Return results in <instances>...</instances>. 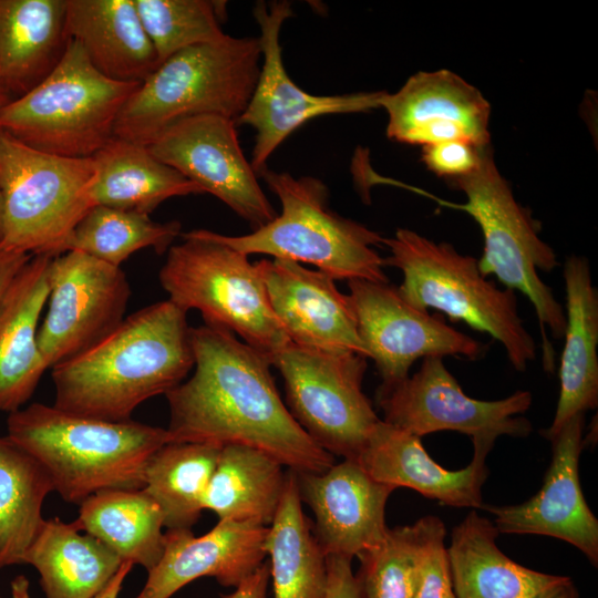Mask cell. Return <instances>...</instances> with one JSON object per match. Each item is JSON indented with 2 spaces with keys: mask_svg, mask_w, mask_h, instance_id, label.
<instances>
[{
  "mask_svg": "<svg viewBox=\"0 0 598 598\" xmlns=\"http://www.w3.org/2000/svg\"><path fill=\"white\" fill-rule=\"evenodd\" d=\"M190 343L194 373L165 394L171 442L249 446L296 473L334 464L281 401L265 355L208 324L190 328Z\"/></svg>",
  "mask_w": 598,
  "mask_h": 598,
  "instance_id": "6da1fadb",
  "label": "cell"
},
{
  "mask_svg": "<svg viewBox=\"0 0 598 598\" xmlns=\"http://www.w3.org/2000/svg\"><path fill=\"white\" fill-rule=\"evenodd\" d=\"M186 315L167 299L124 318L95 346L52 368L53 405L97 420H131L141 403L165 395L194 367Z\"/></svg>",
  "mask_w": 598,
  "mask_h": 598,
  "instance_id": "7a4b0ae2",
  "label": "cell"
},
{
  "mask_svg": "<svg viewBox=\"0 0 598 598\" xmlns=\"http://www.w3.org/2000/svg\"><path fill=\"white\" fill-rule=\"evenodd\" d=\"M7 430L45 468L54 491L75 505L104 489L143 488L150 457L171 442L166 429L81 416L42 403L9 413Z\"/></svg>",
  "mask_w": 598,
  "mask_h": 598,
  "instance_id": "3957f363",
  "label": "cell"
},
{
  "mask_svg": "<svg viewBox=\"0 0 598 598\" xmlns=\"http://www.w3.org/2000/svg\"><path fill=\"white\" fill-rule=\"evenodd\" d=\"M261 63L258 38L183 49L162 62L121 110L114 137L147 146L172 124L213 114L234 120L246 109Z\"/></svg>",
  "mask_w": 598,
  "mask_h": 598,
  "instance_id": "277c9868",
  "label": "cell"
},
{
  "mask_svg": "<svg viewBox=\"0 0 598 598\" xmlns=\"http://www.w3.org/2000/svg\"><path fill=\"white\" fill-rule=\"evenodd\" d=\"M258 177L279 199L280 215L247 235L213 231L216 239L248 256L265 254L313 265L333 280L389 282L384 259L374 249L384 237L333 212L322 181L268 167Z\"/></svg>",
  "mask_w": 598,
  "mask_h": 598,
  "instance_id": "5b68a950",
  "label": "cell"
},
{
  "mask_svg": "<svg viewBox=\"0 0 598 598\" xmlns=\"http://www.w3.org/2000/svg\"><path fill=\"white\" fill-rule=\"evenodd\" d=\"M385 266L401 270L400 296L416 309L439 310L498 341L517 371L536 359V343L518 313L515 291L482 275L477 259L448 243H436L406 228L384 238Z\"/></svg>",
  "mask_w": 598,
  "mask_h": 598,
  "instance_id": "8992f818",
  "label": "cell"
},
{
  "mask_svg": "<svg viewBox=\"0 0 598 598\" xmlns=\"http://www.w3.org/2000/svg\"><path fill=\"white\" fill-rule=\"evenodd\" d=\"M138 85L104 76L70 39L44 80L0 107V130L49 154L92 157L114 137L117 116Z\"/></svg>",
  "mask_w": 598,
  "mask_h": 598,
  "instance_id": "52a82bcc",
  "label": "cell"
},
{
  "mask_svg": "<svg viewBox=\"0 0 598 598\" xmlns=\"http://www.w3.org/2000/svg\"><path fill=\"white\" fill-rule=\"evenodd\" d=\"M448 182L466 196L465 204L448 206L466 212L482 230L484 249L477 260L482 275H494L505 288L520 291L532 302L540 327L544 369L553 373L555 352L547 330L561 339L566 319L563 306L538 275L559 266L554 249L539 237V223L515 199L489 146L471 174Z\"/></svg>",
  "mask_w": 598,
  "mask_h": 598,
  "instance_id": "ba28073f",
  "label": "cell"
},
{
  "mask_svg": "<svg viewBox=\"0 0 598 598\" xmlns=\"http://www.w3.org/2000/svg\"><path fill=\"white\" fill-rule=\"evenodd\" d=\"M181 236L183 243L169 247L158 274L168 300L186 312L198 310L205 324L238 334L271 363L291 341L274 313L256 264L210 230Z\"/></svg>",
  "mask_w": 598,
  "mask_h": 598,
  "instance_id": "9c48e42d",
  "label": "cell"
},
{
  "mask_svg": "<svg viewBox=\"0 0 598 598\" xmlns=\"http://www.w3.org/2000/svg\"><path fill=\"white\" fill-rule=\"evenodd\" d=\"M93 157L49 154L0 130L3 237L0 249L55 257L92 206Z\"/></svg>",
  "mask_w": 598,
  "mask_h": 598,
  "instance_id": "30bf717a",
  "label": "cell"
},
{
  "mask_svg": "<svg viewBox=\"0 0 598 598\" xmlns=\"http://www.w3.org/2000/svg\"><path fill=\"white\" fill-rule=\"evenodd\" d=\"M271 365L285 382L288 410L324 451L355 460L381 420L363 393L367 358L289 343Z\"/></svg>",
  "mask_w": 598,
  "mask_h": 598,
  "instance_id": "8fae6325",
  "label": "cell"
},
{
  "mask_svg": "<svg viewBox=\"0 0 598 598\" xmlns=\"http://www.w3.org/2000/svg\"><path fill=\"white\" fill-rule=\"evenodd\" d=\"M532 400V393L522 390L496 401L473 399L439 357L424 358L413 375L377 391L386 423L419 437L456 431L471 436L473 445L489 447L502 435L523 437L532 432L530 422L519 416Z\"/></svg>",
  "mask_w": 598,
  "mask_h": 598,
  "instance_id": "7c38bea8",
  "label": "cell"
},
{
  "mask_svg": "<svg viewBox=\"0 0 598 598\" xmlns=\"http://www.w3.org/2000/svg\"><path fill=\"white\" fill-rule=\"evenodd\" d=\"M288 1H259L254 17L261 49L259 75L248 104L236 124L256 132L250 165L259 175L277 147L306 122L328 114L368 112L381 107L384 92L316 95L303 91L288 75L280 45L283 22L292 16Z\"/></svg>",
  "mask_w": 598,
  "mask_h": 598,
  "instance_id": "4fadbf2b",
  "label": "cell"
},
{
  "mask_svg": "<svg viewBox=\"0 0 598 598\" xmlns=\"http://www.w3.org/2000/svg\"><path fill=\"white\" fill-rule=\"evenodd\" d=\"M49 286L38 343L52 369L95 346L123 321L131 287L121 267L76 250L51 259Z\"/></svg>",
  "mask_w": 598,
  "mask_h": 598,
  "instance_id": "5bb4252c",
  "label": "cell"
},
{
  "mask_svg": "<svg viewBox=\"0 0 598 598\" xmlns=\"http://www.w3.org/2000/svg\"><path fill=\"white\" fill-rule=\"evenodd\" d=\"M348 287L358 334L368 359L374 361L380 386L406 379L421 358L480 360L487 352L486 344L446 324L442 317L409 305L389 282L353 279Z\"/></svg>",
  "mask_w": 598,
  "mask_h": 598,
  "instance_id": "9a60e30c",
  "label": "cell"
},
{
  "mask_svg": "<svg viewBox=\"0 0 598 598\" xmlns=\"http://www.w3.org/2000/svg\"><path fill=\"white\" fill-rule=\"evenodd\" d=\"M147 148L254 230L278 215L243 153L234 120L213 114L187 117L165 128Z\"/></svg>",
  "mask_w": 598,
  "mask_h": 598,
  "instance_id": "2e32d148",
  "label": "cell"
},
{
  "mask_svg": "<svg viewBox=\"0 0 598 598\" xmlns=\"http://www.w3.org/2000/svg\"><path fill=\"white\" fill-rule=\"evenodd\" d=\"M585 414L573 416L550 441L553 457L539 492L516 505L482 508L495 517L498 533L545 535L578 548L598 565V520L588 507L579 482V455L584 437Z\"/></svg>",
  "mask_w": 598,
  "mask_h": 598,
  "instance_id": "e0dca14e",
  "label": "cell"
},
{
  "mask_svg": "<svg viewBox=\"0 0 598 598\" xmlns=\"http://www.w3.org/2000/svg\"><path fill=\"white\" fill-rule=\"evenodd\" d=\"M386 136L411 145L463 140L489 145L491 106L481 91L450 70L417 72L395 93H383Z\"/></svg>",
  "mask_w": 598,
  "mask_h": 598,
  "instance_id": "ac0fdd59",
  "label": "cell"
},
{
  "mask_svg": "<svg viewBox=\"0 0 598 598\" xmlns=\"http://www.w3.org/2000/svg\"><path fill=\"white\" fill-rule=\"evenodd\" d=\"M256 266L274 313L291 343L368 359L350 297L339 291L331 277L287 259H262Z\"/></svg>",
  "mask_w": 598,
  "mask_h": 598,
  "instance_id": "d6986e66",
  "label": "cell"
},
{
  "mask_svg": "<svg viewBox=\"0 0 598 598\" xmlns=\"http://www.w3.org/2000/svg\"><path fill=\"white\" fill-rule=\"evenodd\" d=\"M301 501L313 514L312 532L329 555L353 558L386 535L385 505L395 489L372 478L354 460L321 473H296Z\"/></svg>",
  "mask_w": 598,
  "mask_h": 598,
  "instance_id": "ffe728a7",
  "label": "cell"
},
{
  "mask_svg": "<svg viewBox=\"0 0 598 598\" xmlns=\"http://www.w3.org/2000/svg\"><path fill=\"white\" fill-rule=\"evenodd\" d=\"M267 532L268 526L235 520H218L202 536L190 528L167 529L163 555L136 598H172L202 577L236 588L267 557Z\"/></svg>",
  "mask_w": 598,
  "mask_h": 598,
  "instance_id": "44dd1931",
  "label": "cell"
},
{
  "mask_svg": "<svg viewBox=\"0 0 598 598\" xmlns=\"http://www.w3.org/2000/svg\"><path fill=\"white\" fill-rule=\"evenodd\" d=\"M473 446L465 468L446 470L427 454L421 437L380 420L354 461L372 478L394 488H412L448 506L482 508L485 460L492 447Z\"/></svg>",
  "mask_w": 598,
  "mask_h": 598,
  "instance_id": "7402d4cb",
  "label": "cell"
},
{
  "mask_svg": "<svg viewBox=\"0 0 598 598\" xmlns=\"http://www.w3.org/2000/svg\"><path fill=\"white\" fill-rule=\"evenodd\" d=\"M52 258L32 256L0 299V411L3 412L21 409L48 370L38 332L50 292Z\"/></svg>",
  "mask_w": 598,
  "mask_h": 598,
  "instance_id": "603a6c76",
  "label": "cell"
},
{
  "mask_svg": "<svg viewBox=\"0 0 598 598\" xmlns=\"http://www.w3.org/2000/svg\"><path fill=\"white\" fill-rule=\"evenodd\" d=\"M565 343L559 364V396L551 425L542 434L551 441L576 414L598 405V292L588 260L570 255L564 264Z\"/></svg>",
  "mask_w": 598,
  "mask_h": 598,
  "instance_id": "cb8c5ba5",
  "label": "cell"
},
{
  "mask_svg": "<svg viewBox=\"0 0 598 598\" xmlns=\"http://www.w3.org/2000/svg\"><path fill=\"white\" fill-rule=\"evenodd\" d=\"M65 27L104 76L142 83L157 66L134 0H65Z\"/></svg>",
  "mask_w": 598,
  "mask_h": 598,
  "instance_id": "d4e9b609",
  "label": "cell"
},
{
  "mask_svg": "<svg viewBox=\"0 0 598 598\" xmlns=\"http://www.w3.org/2000/svg\"><path fill=\"white\" fill-rule=\"evenodd\" d=\"M65 0H0V91L22 96L58 65L69 43Z\"/></svg>",
  "mask_w": 598,
  "mask_h": 598,
  "instance_id": "484cf974",
  "label": "cell"
},
{
  "mask_svg": "<svg viewBox=\"0 0 598 598\" xmlns=\"http://www.w3.org/2000/svg\"><path fill=\"white\" fill-rule=\"evenodd\" d=\"M497 535L475 511L453 529L446 550L456 598H540L567 578L515 563L496 545Z\"/></svg>",
  "mask_w": 598,
  "mask_h": 598,
  "instance_id": "4316f807",
  "label": "cell"
},
{
  "mask_svg": "<svg viewBox=\"0 0 598 598\" xmlns=\"http://www.w3.org/2000/svg\"><path fill=\"white\" fill-rule=\"evenodd\" d=\"M122 559L73 522L43 520L24 556L40 576L45 598H94L117 573Z\"/></svg>",
  "mask_w": 598,
  "mask_h": 598,
  "instance_id": "83f0119b",
  "label": "cell"
},
{
  "mask_svg": "<svg viewBox=\"0 0 598 598\" xmlns=\"http://www.w3.org/2000/svg\"><path fill=\"white\" fill-rule=\"evenodd\" d=\"M95 174L89 195L92 206L150 215L168 198L203 193L147 146L113 137L93 156Z\"/></svg>",
  "mask_w": 598,
  "mask_h": 598,
  "instance_id": "f1b7e54d",
  "label": "cell"
},
{
  "mask_svg": "<svg viewBox=\"0 0 598 598\" xmlns=\"http://www.w3.org/2000/svg\"><path fill=\"white\" fill-rule=\"evenodd\" d=\"M80 530L93 536L122 561L150 571L164 551V515L143 488L100 491L80 504L73 520Z\"/></svg>",
  "mask_w": 598,
  "mask_h": 598,
  "instance_id": "f546056e",
  "label": "cell"
},
{
  "mask_svg": "<svg viewBox=\"0 0 598 598\" xmlns=\"http://www.w3.org/2000/svg\"><path fill=\"white\" fill-rule=\"evenodd\" d=\"M274 598H324L327 556L302 509L297 474L288 470L285 489L265 540Z\"/></svg>",
  "mask_w": 598,
  "mask_h": 598,
  "instance_id": "4dcf8cb0",
  "label": "cell"
},
{
  "mask_svg": "<svg viewBox=\"0 0 598 598\" xmlns=\"http://www.w3.org/2000/svg\"><path fill=\"white\" fill-rule=\"evenodd\" d=\"M283 465L269 454L244 445L220 447L203 508L218 520L269 526L286 483Z\"/></svg>",
  "mask_w": 598,
  "mask_h": 598,
  "instance_id": "1f68e13d",
  "label": "cell"
},
{
  "mask_svg": "<svg viewBox=\"0 0 598 598\" xmlns=\"http://www.w3.org/2000/svg\"><path fill=\"white\" fill-rule=\"evenodd\" d=\"M53 491L41 463L8 435L0 437V569L24 564Z\"/></svg>",
  "mask_w": 598,
  "mask_h": 598,
  "instance_id": "d6a6232c",
  "label": "cell"
},
{
  "mask_svg": "<svg viewBox=\"0 0 598 598\" xmlns=\"http://www.w3.org/2000/svg\"><path fill=\"white\" fill-rule=\"evenodd\" d=\"M219 451L209 444L169 442L150 457L143 489L158 504L167 529L190 528L200 517Z\"/></svg>",
  "mask_w": 598,
  "mask_h": 598,
  "instance_id": "836d02e7",
  "label": "cell"
},
{
  "mask_svg": "<svg viewBox=\"0 0 598 598\" xmlns=\"http://www.w3.org/2000/svg\"><path fill=\"white\" fill-rule=\"evenodd\" d=\"M181 229L177 220L156 223L150 215L93 206L73 230L68 250L81 251L121 267L137 250L153 248L157 254L167 251L181 235Z\"/></svg>",
  "mask_w": 598,
  "mask_h": 598,
  "instance_id": "e575fe53",
  "label": "cell"
},
{
  "mask_svg": "<svg viewBox=\"0 0 598 598\" xmlns=\"http://www.w3.org/2000/svg\"><path fill=\"white\" fill-rule=\"evenodd\" d=\"M158 65L176 52L223 40L225 3L208 0H134Z\"/></svg>",
  "mask_w": 598,
  "mask_h": 598,
  "instance_id": "d590c367",
  "label": "cell"
},
{
  "mask_svg": "<svg viewBox=\"0 0 598 598\" xmlns=\"http://www.w3.org/2000/svg\"><path fill=\"white\" fill-rule=\"evenodd\" d=\"M363 598H413L417 578L414 524L389 528L383 540L358 556Z\"/></svg>",
  "mask_w": 598,
  "mask_h": 598,
  "instance_id": "8d00e7d4",
  "label": "cell"
},
{
  "mask_svg": "<svg viewBox=\"0 0 598 598\" xmlns=\"http://www.w3.org/2000/svg\"><path fill=\"white\" fill-rule=\"evenodd\" d=\"M417 544V578L413 598H456L452 585L445 526L435 516L414 523Z\"/></svg>",
  "mask_w": 598,
  "mask_h": 598,
  "instance_id": "74e56055",
  "label": "cell"
},
{
  "mask_svg": "<svg viewBox=\"0 0 598 598\" xmlns=\"http://www.w3.org/2000/svg\"><path fill=\"white\" fill-rule=\"evenodd\" d=\"M484 148L467 141L451 140L422 146L421 157L432 173L452 181L471 174L478 166Z\"/></svg>",
  "mask_w": 598,
  "mask_h": 598,
  "instance_id": "f35d334b",
  "label": "cell"
},
{
  "mask_svg": "<svg viewBox=\"0 0 598 598\" xmlns=\"http://www.w3.org/2000/svg\"><path fill=\"white\" fill-rule=\"evenodd\" d=\"M351 563L352 558L346 556H327L328 582L324 598H363Z\"/></svg>",
  "mask_w": 598,
  "mask_h": 598,
  "instance_id": "ab89813d",
  "label": "cell"
},
{
  "mask_svg": "<svg viewBox=\"0 0 598 598\" xmlns=\"http://www.w3.org/2000/svg\"><path fill=\"white\" fill-rule=\"evenodd\" d=\"M269 580V564L264 561L233 592L221 595L220 598H267Z\"/></svg>",
  "mask_w": 598,
  "mask_h": 598,
  "instance_id": "60d3db41",
  "label": "cell"
},
{
  "mask_svg": "<svg viewBox=\"0 0 598 598\" xmlns=\"http://www.w3.org/2000/svg\"><path fill=\"white\" fill-rule=\"evenodd\" d=\"M31 257L24 252L0 249V299L12 279Z\"/></svg>",
  "mask_w": 598,
  "mask_h": 598,
  "instance_id": "b9f144b4",
  "label": "cell"
},
{
  "mask_svg": "<svg viewBox=\"0 0 598 598\" xmlns=\"http://www.w3.org/2000/svg\"><path fill=\"white\" fill-rule=\"evenodd\" d=\"M133 566L134 565L130 561H123L117 573L94 598H118L123 582L131 573Z\"/></svg>",
  "mask_w": 598,
  "mask_h": 598,
  "instance_id": "7bdbcfd3",
  "label": "cell"
},
{
  "mask_svg": "<svg viewBox=\"0 0 598 598\" xmlns=\"http://www.w3.org/2000/svg\"><path fill=\"white\" fill-rule=\"evenodd\" d=\"M540 598H579L577 589L569 577L546 591Z\"/></svg>",
  "mask_w": 598,
  "mask_h": 598,
  "instance_id": "ee69618b",
  "label": "cell"
},
{
  "mask_svg": "<svg viewBox=\"0 0 598 598\" xmlns=\"http://www.w3.org/2000/svg\"><path fill=\"white\" fill-rule=\"evenodd\" d=\"M12 598H31L29 580L25 576H17L10 585Z\"/></svg>",
  "mask_w": 598,
  "mask_h": 598,
  "instance_id": "f6af8a7d",
  "label": "cell"
},
{
  "mask_svg": "<svg viewBox=\"0 0 598 598\" xmlns=\"http://www.w3.org/2000/svg\"><path fill=\"white\" fill-rule=\"evenodd\" d=\"M2 237H3V199H2V194L0 189V244L2 241Z\"/></svg>",
  "mask_w": 598,
  "mask_h": 598,
  "instance_id": "bcb514c9",
  "label": "cell"
},
{
  "mask_svg": "<svg viewBox=\"0 0 598 598\" xmlns=\"http://www.w3.org/2000/svg\"><path fill=\"white\" fill-rule=\"evenodd\" d=\"M11 101L2 91H0V107Z\"/></svg>",
  "mask_w": 598,
  "mask_h": 598,
  "instance_id": "7dc6e473",
  "label": "cell"
},
{
  "mask_svg": "<svg viewBox=\"0 0 598 598\" xmlns=\"http://www.w3.org/2000/svg\"><path fill=\"white\" fill-rule=\"evenodd\" d=\"M1 598V597H0Z\"/></svg>",
  "mask_w": 598,
  "mask_h": 598,
  "instance_id": "c3c4849f",
  "label": "cell"
}]
</instances>
